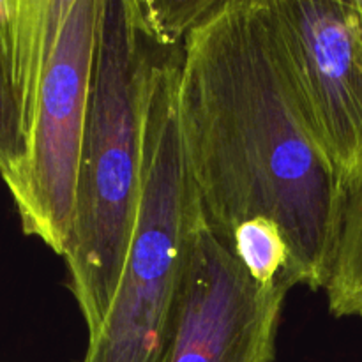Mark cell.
<instances>
[{
    "mask_svg": "<svg viewBox=\"0 0 362 362\" xmlns=\"http://www.w3.org/2000/svg\"><path fill=\"white\" fill-rule=\"evenodd\" d=\"M177 129L202 214L228 243L278 226L297 285L324 290L346 191L322 151L281 53L267 0H221L184 41Z\"/></svg>",
    "mask_w": 362,
    "mask_h": 362,
    "instance_id": "6da1fadb",
    "label": "cell"
},
{
    "mask_svg": "<svg viewBox=\"0 0 362 362\" xmlns=\"http://www.w3.org/2000/svg\"><path fill=\"white\" fill-rule=\"evenodd\" d=\"M175 46L141 0H101L94 74L64 262L88 336L105 324L144 193L145 131L159 67Z\"/></svg>",
    "mask_w": 362,
    "mask_h": 362,
    "instance_id": "7a4b0ae2",
    "label": "cell"
},
{
    "mask_svg": "<svg viewBox=\"0 0 362 362\" xmlns=\"http://www.w3.org/2000/svg\"><path fill=\"white\" fill-rule=\"evenodd\" d=\"M101 0H0V52L25 156L6 187L25 235L64 257L94 74Z\"/></svg>",
    "mask_w": 362,
    "mask_h": 362,
    "instance_id": "3957f363",
    "label": "cell"
},
{
    "mask_svg": "<svg viewBox=\"0 0 362 362\" xmlns=\"http://www.w3.org/2000/svg\"><path fill=\"white\" fill-rule=\"evenodd\" d=\"M182 46L159 67L145 131L144 193L122 278L81 362H165L173 331L187 235L200 209L177 129Z\"/></svg>",
    "mask_w": 362,
    "mask_h": 362,
    "instance_id": "277c9868",
    "label": "cell"
},
{
    "mask_svg": "<svg viewBox=\"0 0 362 362\" xmlns=\"http://www.w3.org/2000/svg\"><path fill=\"white\" fill-rule=\"evenodd\" d=\"M310 126L346 193L362 184L359 0H267Z\"/></svg>",
    "mask_w": 362,
    "mask_h": 362,
    "instance_id": "5b68a950",
    "label": "cell"
},
{
    "mask_svg": "<svg viewBox=\"0 0 362 362\" xmlns=\"http://www.w3.org/2000/svg\"><path fill=\"white\" fill-rule=\"evenodd\" d=\"M288 292L257 281L198 209L165 362H274Z\"/></svg>",
    "mask_w": 362,
    "mask_h": 362,
    "instance_id": "8992f818",
    "label": "cell"
},
{
    "mask_svg": "<svg viewBox=\"0 0 362 362\" xmlns=\"http://www.w3.org/2000/svg\"><path fill=\"white\" fill-rule=\"evenodd\" d=\"M329 311L336 318L362 315V184L346 193L331 274L325 285Z\"/></svg>",
    "mask_w": 362,
    "mask_h": 362,
    "instance_id": "52a82bcc",
    "label": "cell"
},
{
    "mask_svg": "<svg viewBox=\"0 0 362 362\" xmlns=\"http://www.w3.org/2000/svg\"><path fill=\"white\" fill-rule=\"evenodd\" d=\"M221 0H148L144 9L154 30L170 45H184L187 35L211 16Z\"/></svg>",
    "mask_w": 362,
    "mask_h": 362,
    "instance_id": "ba28073f",
    "label": "cell"
},
{
    "mask_svg": "<svg viewBox=\"0 0 362 362\" xmlns=\"http://www.w3.org/2000/svg\"><path fill=\"white\" fill-rule=\"evenodd\" d=\"M25 156L16 95L0 52V177L6 182L18 172Z\"/></svg>",
    "mask_w": 362,
    "mask_h": 362,
    "instance_id": "9c48e42d",
    "label": "cell"
},
{
    "mask_svg": "<svg viewBox=\"0 0 362 362\" xmlns=\"http://www.w3.org/2000/svg\"><path fill=\"white\" fill-rule=\"evenodd\" d=\"M359 9H361V16H362V0H359Z\"/></svg>",
    "mask_w": 362,
    "mask_h": 362,
    "instance_id": "30bf717a",
    "label": "cell"
},
{
    "mask_svg": "<svg viewBox=\"0 0 362 362\" xmlns=\"http://www.w3.org/2000/svg\"><path fill=\"white\" fill-rule=\"evenodd\" d=\"M0 362H7V361H2V359H0Z\"/></svg>",
    "mask_w": 362,
    "mask_h": 362,
    "instance_id": "8fae6325",
    "label": "cell"
}]
</instances>
